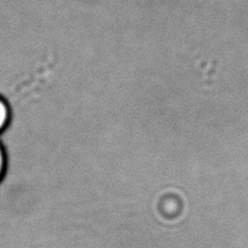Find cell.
Returning <instances> with one entry per match:
<instances>
[{
	"mask_svg": "<svg viewBox=\"0 0 248 248\" xmlns=\"http://www.w3.org/2000/svg\"><path fill=\"white\" fill-rule=\"evenodd\" d=\"M11 118L10 106L2 96H0V134L9 125Z\"/></svg>",
	"mask_w": 248,
	"mask_h": 248,
	"instance_id": "cell-1",
	"label": "cell"
},
{
	"mask_svg": "<svg viewBox=\"0 0 248 248\" xmlns=\"http://www.w3.org/2000/svg\"><path fill=\"white\" fill-rule=\"evenodd\" d=\"M6 169H7L6 152H5V149L2 147V144L0 143V182H1L3 176H5Z\"/></svg>",
	"mask_w": 248,
	"mask_h": 248,
	"instance_id": "cell-2",
	"label": "cell"
}]
</instances>
